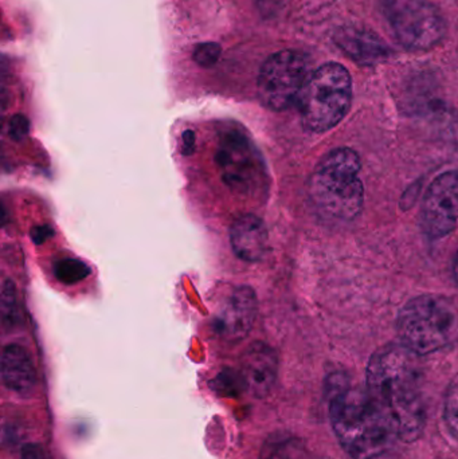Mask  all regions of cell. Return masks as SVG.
Masks as SVG:
<instances>
[{"mask_svg": "<svg viewBox=\"0 0 458 459\" xmlns=\"http://www.w3.org/2000/svg\"><path fill=\"white\" fill-rule=\"evenodd\" d=\"M279 377V356L263 342H255L241 360L242 385L255 398H265L273 391Z\"/></svg>", "mask_w": 458, "mask_h": 459, "instance_id": "8fae6325", "label": "cell"}, {"mask_svg": "<svg viewBox=\"0 0 458 459\" xmlns=\"http://www.w3.org/2000/svg\"><path fill=\"white\" fill-rule=\"evenodd\" d=\"M223 182L237 194H250L260 180V161L253 145L239 134H226L218 150Z\"/></svg>", "mask_w": 458, "mask_h": 459, "instance_id": "9c48e42d", "label": "cell"}, {"mask_svg": "<svg viewBox=\"0 0 458 459\" xmlns=\"http://www.w3.org/2000/svg\"><path fill=\"white\" fill-rule=\"evenodd\" d=\"M352 78L343 65L328 62L312 72L298 97L301 123L324 134L343 121L351 108Z\"/></svg>", "mask_w": 458, "mask_h": 459, "instance_id": "5b68a950", "label": "cell"}, {"mask_svg": "<svg viewBox=\"0 0 458 459\" xmlns=\"http://www.w3.org/2000/svg\"><path fill=\"white\" fill-rule=\"evenodd\" d=\"M27 131H29V123L23 116H15L10 121V137H13L16 142L26 136Z\"/></svg>", "mask_w": 458, "mask_h": 459, "instance_id": "d6986e66", "label": "cell"}, {"mask_svg": "<svg viewBox=\"0 0 458 459\" xmlns=\"http://www.w3.org/2000/svg\"><path fill=\"white\" fill-rule=\"evenodd\" d=\"M51 230L48 228H37L32 230L31 237L35 243L43 242L46 238L50 237Z\"/></svg>", "mask_w": 458, "mask_h": 459, "instance_id": "7402d4cb", "label": "cell"}, {"mask_svg": "<svg viewBox=\"0 0 458 459\" xmlns=\"http://www.w3.org/2000/svg\"><path fill=\"white\" fill-rule=\"evenodd\" d=\"M335 45L352 61L363 66L386 62L392 56L390 46L373 30L343 26L333 34Z\"/></svg>", "mask_w": 458, "mask_h": 459, "instance_id": "7c38bea8", "label": "cell"}, {"mask_svg": "<svg viewBox=\"0 0 458 459\" xmlns=\"http://www.w3.org/2000/svg\"><path fill=\"white\" fill-rule=\"evenodd\" d=\"M384 15L408 50H432L445 38V19L430 0H384Z\"/></svg>", "mask_w": 458, "mask_h": 459, "instance_id": "8992f818", "label": "cell"}, {"mask_svg": "<svg viewBox=\"0 0 458 459\" xmlns=\"http://www.w3.org/2000/svg\"><path fill=\"white\" fill-rule=\"evenodd\" d=\"M230 245L241 261H261L268 250V230L264 221L255 214H245L234 221Z\"/></svg>", "mask_w": 458, "mask_h": 459, "instance_id": "4fadbf2b", "label": "cell"}, {"mask_svg": "<svg viewBox=\"0 0 458 459\" xmlns=\"http://www.w3.org/2000/svg\"><path fill=\"white\" fill-rule=\"evenodd\" d=\"M217 46L204 45L202 46L201 50L196 51V61L201 62L202 65L210 64V62L217 61L218 56Z\"/></svg>", "mask_w": 458, "mask_h": 459, "instance_id": "44dd1931", "label": "cell"}, {"mask_svg": "<svg viewBox=\"0 0 458 459\" xmlns=\"http://www.w3.org/2000/svg\"><path fill=\"white\" fill-rule=\"evenodd\" d=\"M18 320V301L16 289L13 281L7 280L2 288V321L3 325L13 326Z\"/></svg>", "mask_w": 458, "mask_h": 459, "instance_id": "e0dca14e", "label": "cell"}, {"mask_svg": "<svg viewBox=\"0 0 458 459\" xmlns=\"http://www.w3.org/2000/svg\"><path fill=\"white\" fill-rule=\"evenodd\" d=\"M19 459H50L45 447L38 444H27L22 447Z\"/></svg>", "mask_w": 458, "mask_h": 459, "instance_id": "ffe728a7", "label": "cell"}, {"mask_svg": "<svg viewBox=\"0 0 458 459\" xmlns=\"http://www.w3.org/2000/svg\"><path fill=\"white\" fill-rule=\"evenodd\" d=\"M311 61L300 51L282 50L264 62L258 74V97L274 112L289 109L298 101L308 81Z\"/></svg>", "mask_w": 458, "mask_h": 459, "instance_id": "52a82bcc", "label": "cell"}, {"mask_svg": "<svg viewBox=\"0 0 458 459\" xmlns=\"http://www.w3.org/2000/svg\"><path fill=\"white\" fill-rule=\"evenodd\" d=\"M444 422L449 434L458 442V379L446 393L444 402Z\"/></svg>", "mask_w": 458, "mask_h": 459, "instance_id": "2e32d148", "label": "cell"}, {"mask_svg": "<svg viewBox=\"0 0 458 459\" xmlns=\"http://www.w3.org/2000/svg\"><path fill=\"white\" fill-rule=\"evenodd\" d=\"M2 380L5 388L29 398L37 385V371L31 356L18 344H8L2 353Z\"/></svg>", "mask_w": 458, "mask_h": 459, "instance_id": "5bb4252c", "label": "cell"}, {"mask_svg": "<svg viewBox=\"0 0 458 459\" xmlns=\"http://www.w3.org/2000/svg\"><path fill=\"white\" fill-rule=\"evenodd\" d=\"M458 223V171H446L433 180L421 207L425 234L441 239L451 234Z\"/></svg>", "mask_w": 458, "mask_h": 459, "instance_id": "ba28073f", "label": "cell"}, {"mask_svg": "<svg viewBox=\"0 0 458 459\" xmlns=\"http://www.w3.org/2000/svg\"><path fill=\"white\" fill-rule=\"evenodd\" d=\"M360 159L351 148H336L317 163L308 191L317 209L338 220H354L365 204Z\"/></svg>", "mask_w": 458, "mask_h": 459, "instance_id": "3957f363", "label": "cell"}, {"mask_svg": "<svg viewBox=\"0 0 458 459\" xmlns=\"http://www.w3.org/2000/svg\"><path fill=\"white\" fill-rule=\"evenodd\" d=\"M366 390L401 442L419 441L427 428L419 355L400 344L378 348L367 364Z\"/></svg>", "mask_w": 458, "mask_h": 459, "instance_id": "6da1fadb", "label": "cell"}, {"mask_svg": "<svg viewBox=\"0 0 458 459\" xmlns=\"http://www.w3.org/2000/svg\"><path fill=\"white\" fill-rule=\"evenodd\" d=\"M333 434L352 459H398V438L367 390L333 372L325 383Z\"/></svg>", "mask_w": 458, "mask_h": 459, "instance_id": "7a4b0ae2", "label": "cell"}, {"mask_svg": "<svg viewBox=\"0 0 458 459\" xmlns=\"http://www.w3.org/2000/svg\"><path fill=\"white\" fill-rule=\"evenodd\" d=\"M258 302L249 286H238L226 299L218 316L217 332L228 342H239L252 332L257 317Z\"/></svg>", "mask_w": 458, "mask_h": 459, "instance_id": "30bf717a", "label": "cell"}, {"mask_svg": "<svg viewBox=\"0 0 458 459\" xmlns=\"http://www.w3.org/2000/svg\"><path fill=\"white\" fill-rule=\"evenodd\" d=\"M454 280H456V282H457V285H458V251H457V254H456V258H454Z\"/></svg>", "mask_w": 458, "mask_h": 459, "instance_id": "603a6c76", "label": "cell"}, {"mask_svg": "<svg viewBox=\"0 0 458 459\" xmlns=\"http://www.w3.org/2000/svg\"><path fill=\"white\" fill-rule=\"evenodd\" d=\"M258 459H312L303 439L289 433H274L266 438Z\"/></svg>", "mask_w": 458, "mask_h": 459, "instance_id": "9a60e30c", "label": "cell"}, {"mask_svg": "<svg viewBox=\"0 0 458 459\" xmlns=\"http://www.w3.org/2000/svg\"><path fill=\"white\" fill-rule=\"evenodd\" d=\"M397 333L417 355L445 350L458 339V305L440 294L416 297L401 309Z\"/></svg>", "mask_w": 458, "mask_h": 459, "instance_id": "277c9868", "label": "cell"}, {"mask_svg": "<svg viewBox=\"0 0 458 459\" xmlns=\"http://www.w3.org/2000/svg\"><path fill=\"white\" fill-rule=\"evenodd\" d=\"M89 274L88 264L78 259H65L56 266V275L61 282L75 283Z\"/></svg>", "mask_w": 458, "mask_h": 459, "instance_id": "ac0fdd59", "label": "cell"}]
</instances>
